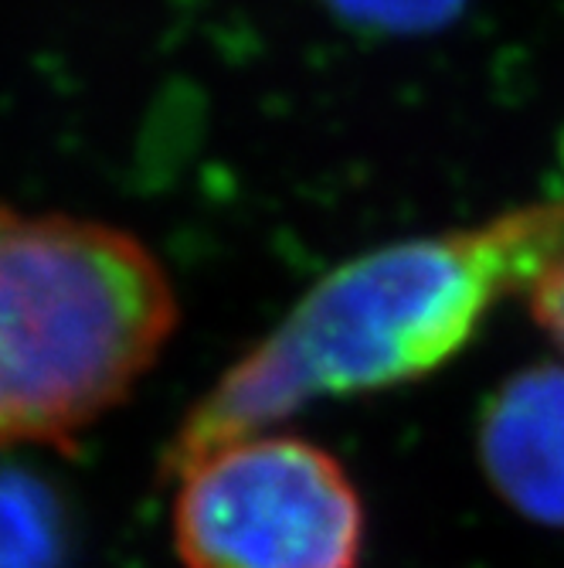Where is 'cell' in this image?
Wrapping results in <instances>:
<instances>
[{"instance_id":"1","label":"cell","mask_w":564,"mask_h":568,"mask_svg":"<svg viewBox=\"0 0 564 568\" xmlns=\"http://www.w3.org/2000/svg\"><path fill=\"white\" fill-rule=\"evenodd\" d=\"M561 260L564 194L357 255L204 392L164 453V477L263 436L317 398L435 375L470 347L503 296L527 293Z\"/></svg>"},{"instance_id":"3","label":"cell","mask_w":564,"mask_h":568,"mask_svg":"<svg viewBox=\"0 0 564 568\" xmlns=\"http://www.w3.org/2000/svg\"><path fill=\"white\" fill-rule=\"evenodd\" d=\"M174 500L184 568H357L365 504L340 463L299 436H252L197 459Z\"/></svg>"},{"instance_id":"4","label":"cell","mask_w":564,"mask_h":568,"mask_svg":"<svg viewBox=\"0 0 564 568\" xmlns=\"http://www.w3.org/2000/svg\"><path fill=\"white\" fill-rule=\"evenodd\" d=\"M476 446L486 480L510 507L564 528V365L510 375L480 412Z\"/></svg>"},{"instance_id":"2","label":"cell","mask_w":564,"mask_h":568,"mask_svg":"<svg viewBox=\"0 0 564 568\" xmlns=\"http://www.w3.org/2000/svg\"><path fill=\"white\" fill-rule=\"evenodd\" d=\"M174 327V283L136 235L0 204V449L75 446Z\"/></svg>"},{"instance_id":"6","label":"cell","mask_w":564,"mask_h":568,"mask_svg":"<svg viewBox=\"0 0 564 568\" xmlns=\"http://www.w3.org/2000/svg\"><path fill=\"white\" fill-rule=\"evenodd\" d=\"M330 14L365 34L419 38L449 28L463 14L466 0H324Z\"/></svg>"},{"instance_id":"7","label":"cell","mask_w":564,"mask_h":568,"mask_svg":"<svg viewBox=\"0 0 564 568\" xmlns=\"http://www.w3.org/2000/svg\"><path fill=\"white\" fill-rule=\"evenodd\" d=\"M527 303L534 324L564 351V260L537 276V283L527 290Z\"/></svg>"},{"instance_id":"5","label":"cell","mask_w":564,"mask_h":568,"mask_svg":"<svg viewBox=\"0 0 564 568\" xmlns=\"http://www.w3.org/2000/svg\"><path fill=\"white\" fill-rule=\"evenodd\" d=\"M75 551L65 490L34 467L0 459V568H72Z\"/></svg>"}]
</instances>
